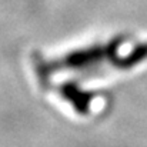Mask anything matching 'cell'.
I'll list each match as a JSON object with an SVG mask.
<instances>
[{
	"label": "cell",
	"mask_w": 147,
	"mask_h": 147,
	"mask_svg": "<svg viewBox=\"0 0 147 147\" xmlns=\"http://www.w3.org/2000/svg\"><path fill=\"white\" fill-rule=\"evenodd\" d=\"M120 46V42H113L107 46H93V47H87L83 50H77L73 51L67 56H64L59 63L53 64V69H82V67H87L92 66L94 63L101 61L106 57H111L114 56V53L117 51Z\"/></svg>",
	"instance_id": "1"
},
{
	"label": "cell",
	"mask_w": 147,
	"mask_h": 147,
	"mask_svg": "<svg viewBox=\"0 0 147 147\" xmlns=\"http://www.w3.org/2000/svg\"><path fill=\"white\" fill-rule=\"evenodd\" d=\"M60 93L63 94V97L69 100L73 107L76 109L77 113L80 114H87L89 109H90V103L93 100V94L83 92L82 89H79L76 84L73 83H64L60 87Z\"/></svg>",
	"instance_id": "2"
},
{
	"label": "cell",
	"mask_w": 147,
	"mask_h": 147,
	"mask_svg": "<svg viewBox=\"0 0 147 147\" xmlns=\"http://www.w3.org/2000/svg\"><path fill=\"white\" fill-rule=\"evenodd\" d=\"M146 59H147V43H143V45H139L127 57L119 60V66L123 67V69H129V67H133V66H136L137 63H140V61H143Z\"/></svg>",
	"instance_id": "3"
}]
</instances>
